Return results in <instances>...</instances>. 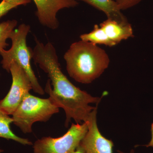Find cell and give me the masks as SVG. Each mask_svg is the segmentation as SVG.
<instances>
[{
  "label": "cell",
  "mask_w": 153,
  "mask_h": 153,
  "mask_svg": "<svg viewBox=\"0 0 153 153\" xmlns=\"http://www.w3.org/2000/svg\"><path fill=\"white\" fill-rule=\"evenodd\" d=\"M10 72L12 76V85L7 95L0 100V109L12 115L33 89V85L27 73L16 62L11 63Z\"/></svg>",
  "instance_id": "cell-6"
},
{
  "label": "cell",
  "mask_w": 153,
  "mask_h": 153,
  "mask_svg": "<svg viewBox=\"0 0 153 153\" xmlns=\"http://www.w3.org/2000/svg\"><path fill=\"white\" fill-rule=\"evenodd\" d=\"M36 4V15L41 25L55 30L59 27L57 18L58 12L65 8L74 7L77 0H33Z\"/></svg>",
  "instance_id": "cell-8"
},
{
  "label": "cell",
  "mask_w": 153,
  "mask_h": 153,
  "mask_svg": "<svg viewBox=\"0 0 153 153\" xmlns=\"http://www.w3.org/2000/svg\"><path fill=\"white\" fill-rule=\"evenodd\" d=\"M118 153H125L124 152H122V151H120V150H117ZM134 153V150H131V152H130L129 153Z\"/></svg>",
  "instance_id": "cell-18"
},
{
  "label": "cell",
  "mask_w": 153,
  "mask_h": 153,
  "mask_svg": "<svg viewBox=\"0 0 153 153\" xmlns=\"http://www.w3.org/2000/svg\"><path fill=\"white\" fill-rule=\"evenodd\" d=\"M79 38L82 41L90 42L95 45L100 44L110 47L116 45L108 37L102 28L97 25H94L93 30L90 33L82 34Z\"/></svg>",
  "instance_id": "cell-12"
},
{
  "label": "cell",
  "mask_w": 153,
  "mask_h": 153,
  "mask_svg": "<svg viewBox=\"0 0 153 153\" xmlns=\"http://www.w3.org/2000/svg\"><path fill=\"white\" fill-rule=\"evenodd\" d=\"M31 2V0H2L0 3V19L13 9L27 5Z\"/></svg>",
  "instance_id": "cell-14"
},
{
  "label": "cell",
  "mask_w": 153,
  "mask_h": 153,
  "mask_svg": "<svg viewBox=\"0 0 153 153\" xmlns=\"http://www.w3.org/2000/svg\"><path fill=\"white\" fill-rule=\"evenodd\" d=\"M151 134H152V138L148 144L145 145V146L146 147H152L153 148V123L151 126Z\"/></svg>",
  "instance_id": "cell-16"
},
{
  "label": "cell",
  "mask_w": 153,
  "mask_h": 153,
  "mask_svg": "<svg viewBox=\"0 0 153 153\" xmlns=\"http://www.w3.org/2000/svg\"><path fill=\"white\" fill-rule=\"evenodd\" d=\"M30 27L25 24L19 25L14 30L10 36L12 46L9 50H3L0 52L2 68L10 72L11 64L16 62L22 67L27 73L33 85V90L40 95H44L45 91L38 82V79L32 69L31 60L32 59L31 48L28 47L27 37L30 32Z\"/></svg>",
  "instance_id": "cell-3"
},
{
  "label": "cell",
  "mask_w": 153,
  "mask_h": 153,
  "mask_svg": "<svg viewBox=\"0 0 153 153\" xmlns=\"http://www.w3.org/2000/svg\"><path fill=\"white\" fill-rule=\"evenodd\" d=\"M13 122L12 117L0 109V137L13 140L23 145H33L30 140L19 137L14 133L10 128L11 124L13 123ZM2 152L0 149V153Z\"/></svg>",
  "instance_id": "cell-11"
},
{
  "label": "cell",
  "mask_w": 153,
  "mask_h": 153,
  "mask_svg": "<svg viewBox=\"0 0 153 153\" xmlns=\"http://www.w3.org/2000/svg\"><path fill=\"white\" fill-rule=\"evenodd\" d=\"M36 45L31 48L32 59L47 73L49 79L45 86V92L59 108L64 110L66 115L65 126H68L71 119L76 123L87 121L91 112L97 107L102 97H94L76 87L63 74L60 68L56 49L53 44H44L35 38Z\"/></svg>",
  "instance_id": "cell-1"
},
{
  "label": "cell",
  "mask_w": 153,
  "mask_h": 153,
  "mask_svg": "<svg viewBox=\"0 0 153 153\" xmlns=\"http://www.w3.org/2000/svg\"><path fill=\"white\" fill-rule=\"evenodd\" d=\"M121 10H127L137 4L142 0H114Z\"/></svg>",
  "instance_id": "cell-15"
},
{
  "label": "cell",
  "mask_w": 153,
  "mask_h": 153,
  "mask_svg": "<svg viewBox=\"0 0 153 153\" xmlns=\"http://www.w3.org/2000/svg\"><path fill=\"white\" fill-rule=\"evenodd\" d=\"M109 39L117 45L123 40L134 37L133 30L129 23L123 24L108 19L99 25Z\"/></svg>",
  "instance_id": "cell-9"
},
{
  "label": "cell",
  "mask_w": 153,
  "mask_h": 153,
  "mask_svg": "<svg viewBox=\"0 0 153 153\" xmlns=\"http://www.w3.org/2000/svg\"><path fill=\"white\" fill-rule=\"evenodd\" d=\"M72 153H85V152L81 145L79 144L78 147L76 148V149Z\"/></svg>",
  "instance_id": "cell-17"
},
{
  "label": "cell",
  "mask_w": 153,
  "mask_h": 153,
  "mask_svg": "<svg viewBox=\"0 0 153 153\" xmlns=\"http://www.w3.org/2000/svg\"><path fill=\"white\" fill-rule=\"evenodd\" d=\"M18 22L16 20H8L0 23V52L8 46L7 40L10 38Z\"/></svg>",
  "instance_id": "cell-13"
},
{
  "label": "cell",
  "mask_w": 153,
  "mask_h": 153,
  "mask_svg": "<svg viewBox=\"0 0 153 153\" xmlns=\"http://www.w3.org/2000/svg\"><path fill=\"white\" fill-rule=\"evenodd\" d=\"M87 130L86 122L72 123L62 136L45 137L37 140L33 144V153H72L80 144Z\"/></svg>",
  "instance_id": "cell-5"
},
{
  "label": "cell",
  "mask_w": 153,
  "mask_h": 153,
  "mask_svg": "<svg viewBox=\"0 0 153 153\" xmlns=\"http://www.w3.org/2000/svg\"><path fill=\"white\" fill-rule=\"evenodd\" d=\"M64 59L69 76L83 84L91 83L101 76L110 61L105 50L82 40L71 44Z\"/></svg>",
  "instance_id": "cell-2"
},
{
  "label": "cell",
  "mask_w": 153,
  "mask_h": 153,
  "mask_svg": "<svg viewBox=\"0 0 153 153\" xmlns=\"http://www.w3.org/2000/svg\"><path fill=\"white\" fill-rule=\"evenodd\" d=\"M59 108L49 97L40 98L29 93L12 115L13 123L24 133H31L33 124L48 121Z\"/></svg>",
  "instance_id": "cell-4"
},
{
  "label": "cell",
  "mask_w": 153,
  "mask_h": 153,
  "mask_svg": "<svg viewBox=\"0 0 153 153\" xmlns=\"http://www.w3.org/2000/svg\"><path fill=\"white\" fill-rule=\"evenodd\" d=\"M97 107L89 114L86 122L88 130L80 145L85 153H113L114 143L100 131L97 122Z\"/></svg>",
  "instance_id": "cell-7"
},
{
  "label": "cell",
  "mask_w": 153,
  "mask_h": 153,
  "mask_svg": "<svg viewBox=\"0 0 153 153\" xmlns=\"http://www.w3.org/2000/svg\"><path fill=\"white\" fill-rule=\"evenodd\" d=\"M104 13L108 19L123 24L128 23L127 19L114 0H80Z\"/></svg>",
  "instance_id": "cell-10"
}]
</instances>
